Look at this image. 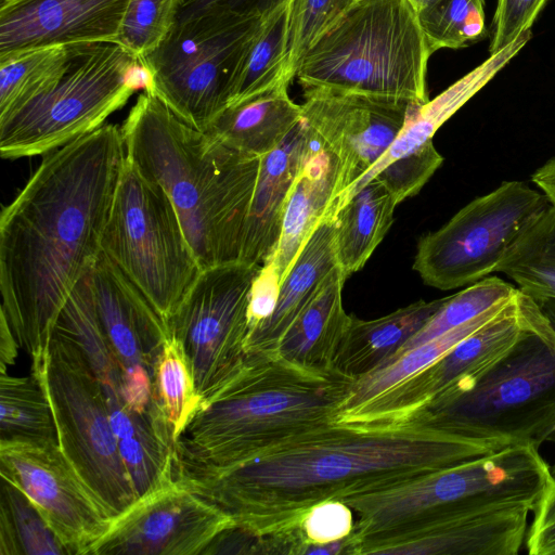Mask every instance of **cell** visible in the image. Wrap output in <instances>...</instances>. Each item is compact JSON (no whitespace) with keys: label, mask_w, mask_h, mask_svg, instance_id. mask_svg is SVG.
I'll list each match as a JSON object with an SVG mask.
<instances>
[{"label":"cell","mask_w":555,"mask_h":555,"mask_svg":"<svg viewBox=\"0 0 555 555\" xmlns=\"http://www.w3.org/2000/svg\"><path fill=\"white\" fill-rule=\"evenodd\" d=\"M415 420L364 426L335 422L228 467L175 461L173 477L257 532L304 520L326 501L396 488L504 448Z\"/></svg>","instance_id":"cell-1"},{"label":"cell","mask_w":555,"mask_h":555,"mask_svg":"<svg viewBox=\"0 0 555 555\" xmlns=\"http://www.w3.org/2000/svg\"><path fill=\"white\" fill-rule=\"evenodd\" d=\"M126 158L121 130L104 124L46 154L0 216L1 312L35 359L59 315L102 253Z\"/></svg>","instance_id":"cell-2"},{"label":"cell","mask_w":555,"mask_h":555,"mask_svg":"<svg viewBox=\"0 0 555 555\" xmlns=\"http://www.w3.org/2000/svg\"><path fill=\"white\" fill-rule=\"evenodd\" d=\"M120 130L126 157L171 199L201 269L240 262L261 157L189 126L149 90Z\"/></svg>","instance_id":"cell-3"},{"label":"cell","mask_w":555,"mask_h":555,"mask_svg":"<svg viewBox=\"0 0 555 555\" xmlns=\"http://www.w3.org/2000/svg\"><path fill=\"white\" fill-rule=\"evenodd\" d=\"M248 353L240 374L192 416L173 460L228 467L338 421L354 378L295 364L276 351Z\"/></svg>","instance_id":"cell-4"},{"label":"cell","mask_w":555,"mask_h":555,"mask_svg":"<svg viewBox=\"0 0 555 555\" xmlns=\"http://www.w3.org/2000/svg\"><path fill=\"white\" fill-rule=\"evenodd\" d=\"M532 442H513L388 490L343 500L356 520L353 555H387L422 530L450 518L503 506L531 512L552 480Z\"/></svg>","instance_id":"cell-5"},{"label":"cell","mask_w":555,"mask_h":555,"mask_svg":"<svg viewBox=\"0 0 555 555\" xmlns=\"http://www.w3.org/2000/svg\"><path fill=\"white\" fill-rule=\"evenodd\" d=\"M433 50L408 0H357L300 61L304 89L427 103Z\"/></svg>","instance_id":"cell-6"},{"label":"cell","mask_w":555,"mask_h":555,"mask_svg":"<svg viewBox=\"0 0 555 555\" xmlns=\"http://www.w3.org/2000/svg\"><path fill=\"white\" fill-rule=\"evenodd\" d=\"M489 372L465 391L418 410L411 420L446 433L538 447L555 439V299Z\"/></svg>","instance_id":"cell-7"},{"label":"cell","mask_w":555,"mask_h":555,"mask_svg":"<svg viewBox=\"0 0 555 555\" xmlns=\"http://www.w3.org/2000/svg\"><path fill=\"white\" fill-rule=\"evenodd\" d=\"M51 406L57 443L113 519L137 501L122 462L103 387L77 343L54 327L31 372Z\"/></svg>","instance_id":"cell-8"},{"label":"cell","mask_w":555,"mask_h":555,"mask_svg":"<svg viewBox=\"0 0 555 555\" xmlns=\"http://www.w3.org/2000/svg\"><path fill=\"white\" fill-rule=\"evenodd\" d=\"M57 82L0 120V155H46L102 127L139 88V57L115 42L69 46Z\"/></svg>","instance_id":"cell-9"},{"label":"cell","mask_w":555,"mask_h":555,"mask_svg":"<svg viewBox=\"0 0 555 555\" xmlns=\"http://www.w3.org/2000/svg\"><path fill=\"white\" fill-rule=\"evenodd\" d=\"M101 248L145 295L167 326L202 270L168 194L127 157Z\"/></svg>","instance_id":"cell-10"},{"label":"cell","mask_w":555,"mask_h":555,"mask_svg":"<svg viewBox=\"0 0 555 555\" xmlns=\"http://www.w3.org/2000/svg\"><path fill=\"white\" fill-rule=\"evenodd\" d=\"M263 20L207 14L176 22L160 46L139 60L144 90L182 121L205 131L232 103Z\"/></svg>","instance_id":"cell-11"},{"label":"cell","mask_w":555,"mask_h":555,"mask_svg":"<svg viewBox=\"0 0 555 555\" xmlns=\"http://www.w3.org/2000/svg\"><path fill=\"white\" fill-rule=\"evenodd\" d=\"M551 205L521 181H505L423 236L413 269L426 285L453 289L495 272L526 229Z\"/></svg>","instance_id":"cell-12"},{"label":"cell","mask_w":555,"mask_h":555,"mask_svg":"<svg viewBox=\"0 0 555 555\" xmlns=\"http://www.w3.org/2000/svg\"><path fill=\"white\" fill-rule=\"evenodd\" d=\"M261 266L233 262L201 270L168 321L202 404L245 367L249 307ZM201 404V405H202Z\"/></svg>","instance_id":"cell-13"},{"label":"cell","mask_w":555,"mask_h":555,"mask_svg":"<svg viewBox=\"0 0 555 555\" xmlns=\"http://www.w3.org/2000/svg\"><path fill=\"white\" fill-rule=\"evenodd\" d=\"M542 314L540 305L524 294L515 313L473 333L424 370L341 415L338 422L364 426L398 424L429 403L465 391L502 360Z\"/></svg>","instance_id":"cell-14"},{"label":"cell","mask_w":555,"mask_h":555,"mask_svg":"<svg viewBox=\"0 0 555 555\" xmlns=\"http://www.w3.org/2000/svg\"><path fill=\"white\" fill-rule=\"evenodd\" d=\"M304 96L302 120L335 166L328 210L388 151L414 103L317 88Z\"/></svg>","instance_id":"cell-15"},{"label":"cell","mask_w":555,"mask_h":555,"mask_svg":"<svg viewBox=\"0 0 555 555\" xmlns=\"http://www.w3.org/2000/svg\"><path fill=\"white\" fill-rule=\"evenodd\" d=\"M1 478L30 500L67 554L88 555L112 518L57 442L0 441Z\"/></svg>","instance_id":"cell-16"},{"label":"cell","mask_w":555,"mask_h":555,"mask_svg":"<svg viewBox=\"0 0 555 555\" xmlns=\"http://www.w3.org/2000/svg\"><path fill=\"white\" fill-rule=\"evenodd\" d=\"M231 518L173 478L114 517L88 555H199Z\"/></svg>","instance_id":"cell-17"},{"label":"cell","mask_w":555,"mask_h":555,"mask_svg":"<svg viewBox=\"0 0 555 555\" xmlns=\"http://www.w3.org/2000/svg\"><path fill=\"white\" fill-rule=\"evenodd\" d=\"M130 0H8L0 5V62L50 47L116 42Z\"/></svg>","instance_id":"cell-18"},{"label":"cell","mask_w":555,"mask_h":555,"mask_svg":"<svg viewBox=\"0 0 555 555\" xmlns=\"http://www.w3.org/2000/svg\"><path fill=\"white\" fill-rule=\"evenodd\" d=\"M90 292L103 332L122 370H151L168 326L145 295L103 253L88 273Z\"/></svg>","instance_id":"cell-19"},{"label":"cell","mask_w":555,"mask_h":555,"mask_svg":"<svg viewBox=\"0 0 555 555\" xmlns=\"http://www.w3.org/2000/svg\"><path fill=\"white\" fill-rule=\"evenodd\" d=\"M315 146L301 119L281 145L261 157L240 262L261 266L273 254L292 185Z\"/></svg>","instance_id":"cell-20"},{"label":"cell","mask_w":555,"mask_h":555,"mask_svg":"<svg viewBox=\"0 0 555 555\" xmlns=\"http://www.w3.org/2000/svg\"><path fill=\"white\" fill-rule=\"evenodd\" d=\"M530 512L512 505L460 515L422 530L387 555H517Z\"/></svg>","instance_id":"cell-21"},{"label":"cell","mask_w":555,"mask_h":555,"mask_svg":"<svg viewBox=\"0 0 555 555\" xmlns=\"http://www.w3.org/2000/svg\"><path fill=\"white\" fill-rule=\"evenodd\" d=\"M335 176L331 157L315 146L292 185L279 242L255 281L258 291L276 298L279 285L326 216L333 197Z\"/></svg>","instance_id":"cell-22"},{"label":"cell","mask_w":555,"mask_h":555,"mask_svg":"<svg viewBox=\"0 0 555 555\" xmlns=\"http://www.w3.org/2000/svg\"><path fill=\"white\" fill-rule=\"evenodd\" d=\"M335 225L336 217L326 214L315 228L279 285L271 313L250 327L247 352L276 351L287 328L337 266Z\"/></svg>","instance_id":"cell-23"},{"label":"cell","mask_w":555,"mask_h":555,"mask_svg":"<svg viewBox=\"0 0 555 555\" xmlns=\"http://www.w3.org/2000/svg\"><path fill=\"white\" fill-rule=\"evenodd\" d=\"M449 297L417 300L375 320L351 315L332 369L354 379L379 369L424 327Z\"/></svg>","instance_id":"cell-24"},{"label":"cell","mask_w":555,"mask_h":555,"mask_svg":"<svg viewBox=\"0 0 555 555\" xmlns=\"http://www.w3.org/2000/svg\"><path fill=\"white\" fill-rule=\"evenodd\" d=\"M288 83L229 105L205 132L227 146L262 157L275 150L302 119L301 104L288 95Z\"/></svg>","instance_id":"cell-25"},{"label":"cell","mask_w":555,"mask_h":555,"mask_svg":"<svg viewBox=\"0 0 555 555\" xmlns=\"http://www.w3.org/2000/svg\"><path fill=\"white\" fill-rule=\"evenodd\" d=\"M345 281L337 266L327 274L281 338L276 351L282 358L309 369H332L352 315L343 306Z\"/></svg>","instance_id":"cell-26"},{"label":"cell","mask_w":555,"mask_h":555,"mask_svg":"<svg viewBox=\"0 0 555 555\" xmlns=\"http://www.w3.org/2000/svg\"><path fill=\"white\" fill-rule=\"evenodd\" d=\"M522 298L524 293L518 288L516 294L470 321L392 358L374 372L356 379L339 417L424 370L473 333L503 317L515 313L519 309Z\"/></svg>","instance_id":"cell-27"},{"label":"cell","mask_w":555,"mask_h":555,"mask_svg":"<svg viewBox=\"0 0 555 555\" xmlns=\"http://www.w3.org/2000/svg\"><path fill=\"white\" fill-rule=\"evenodd\" d=\"M397 202L378 179L364 185L336 215L337 267L347 280L364 267L393 222Z\"/></svg>","instance_id":"cell-28"},{"label":"cell","mask_w":555,"mask_h":555,"mask_svg":"<svg viewBox=\"0 0 555 555\" xmlns=\"http://www.w3.org/2000/svg\"><path fill=\"white\" fill-rule=\"evenodd\" d=\"M524 294L542 302L555 299V206L550 205L499 262Z\"/></svg>","instance_id":"cell-29"},{"label":"cell","mask_w":555,"mask_h":555,"mask_svg":"<svg viewBox=\"0 0 555 555\" xmlns=\"http://www.w3.org/2000/svg\"><path fill=\"white\" fill-rule=\"evenodd\" d=\"M0 441L57 442L47 395L38 379L0 374Z\"/></svg>","instance_id":"cell-30"},{"label":"cell","mask_w":555,"mask_h":555,"mask_svg":"<svg viewBox=\"0 0 555 555\" xmlns=\"http://www.w3.org/2000/svg\"><path fill=\"white\" fill-rule=\"evenodd\" d=\"M68 47L27 51L0 62V120L50 90L65 70Z\"/></svg>","instance_id":"cell-31"},{"label":"cell","mask_w":555,"mask_h":555,"mask_svg":"<svg viewBox=\"0 0 555 555\" xmlns=\"http://www.w3.org/2000/svg\"><path fill=\"white\" fill-rule=\"evenodd\" d=\"M287 38L288 3L263 20L244 61L231 104L281 82L289 85L286 75Z\"/></svg>","instance_id":"cell-32"},{"label":"cell","mask_w":555,"mask_h":555,"mask_svg":"<svg viewBox=\"0 0 555 555\" xmlns=\"http://www.w3.org/2000/svg\"><path fill=\"white\" fill-rule=\"evenodd\" d=\"M152 380L154 399L176 443L202 400L184 351L172 336L157 354Z\"/></svg>","instance_id":"cell-33"},{"label":"cell","mask_w":555,"mask_h":555,"mask_svg":"<svg viewBox=\"0 0 555 555\" xmlns=\"http://www.w3.org/2000/svg\"><path fill=\"white\" fill-rule=\"evenodd\" d=\"M0 506V555L67 554L27 495L5 479Z\"/></svg>","instance_id":"cell-34"},{"label":"cell","mask_w":555,"mask_h":555,"mask_svg":"<svg viewBox=\"0 0 555 555\" xmlns=\"http://www.w3.org/2000/svg\"><path fill=\"white\" fill-rule=\"evenodd\" d=\"M485 0H438L417 18L433 52L460 49L488 36Z\"/></svg>","instance_id":"cell-35"},{"label":"cell","mask_w":555,"mask_h":555,"mask_svg":"<svg viewBox=\"0 0 555 555\" xmlns=\"http://www.w3.org/2000/svg\"><path fill=\"white\" fill-rule=\"evenodd\" d=\"M517 291V287L498 276H486L468 285L465 289L451 295L438 312L395 357L470 321L500 301L509 298Z\"/></svg>","instance_id":"cell-36"},{"label":"cell","mask_w":555,"mask_h":555,"mask_svg":"<svg viewBox=\"0 0 555 555\" xmlns=\"http://www.w3.org/2000/svg\"><path fill=\"white\" fill-rule=\"evenodd\" d=\"M357 0H289L286 75L296 77L300 61L311 46Z\"/></svg>","instance_id":"cell-37"},{"label":"cell","mask_w":555,"mask_h":555,"mask_svg":"<svg viewBox=\"0 0 555 555\" xmlns=\"http://www.w3.org/2000/svg\"><path fill=\"white\" fill-rule=\"evenodd\" d=\"M183 0H130L118 43L140 59L152 53L173 28Z\"/></svg>","instance_id":"cell-38"},{"label":"cell","mask_w":555,"mask_h":555,"mask_svg":"<svg viewBox=\"0 0 555 555\" xmlns=\"http://www.w3.org/2000/svg\"><path fill=\"white\" fill-rule=\"evenodd\" d=\"M442 162L443 157L434 143H430L423 150L393 163L375 179L380 180L397 204H400L417 194Z\"/></svg>","instance_id":"cell-39"},{"label":"cell","mask_w":555,"mask_h":555,"mask_svg":"<svg viewBox=\"0 0 555 555\" xmlns=\"http://www.w3.org/2000/svg\"><path fill=\"white\" fill-rule=\"evenodd\" d=\"M547 0H498L489 53L494 54L531 27Z\"/></svg>","instance_id":"cell-40"},{"label":"cell","mask_w":555,"mask_h":555,"mask_svg":"<svg viewBox=\"0 0 555 555\" xmlns=\"http://www.w3.org/2000/svg\"><path fill=\"white\" fill-rule=\"evenodd\" d=\"M352 509L341 501H326L311 507L302 526L310 543H326L350 535L353 529Z\"/></svg>","instance_id":"cell-41"},{"label":"cell","mask_w":555,"mask_h":555,"mask_svg":"<svg viewBox=\"0 0 555 555\" xmlns=\"http://www.w3.org/2000/svg\"><path fill=\"white\" fill-rule=\"evenodd\" d=\"M289 0H183L177 22L217 14L241 20L267 18Z\"/></svg>","instance_id":"cell-42"},{"label":"cell","mask_w":555,"mask_h":555,"mask_svg":"<svg viewBox=\"0 0 555 555\" xmlns=\"http://www.w3.org/2000/svg\"><path fill=\"white\" fill-rule=\"evenodd\" d=\"M552 480L532 511L525 544L530 555H555V466Z\"/></svg>","instance_id":"cell-43"},{"label":"cell","mask_w":555,"mask_h":555,"mask_svg":"<svg viewBox=\"0 0 555 555\" xmlns=\"http://www.w3.org/2000/svg\"><path fill=\"white\" fill-rule=\"evenodd\" d=\"M121 393L130 410L140 414L150 413L154 404L151 370L144 365L124 369Z\"/></svg>","instance_id":"cell-44"},{"label":"cell","mask_w":555,"mask_h":555,"mask_svg":"<svg viewBox=\"0 0 555 555\" xmlns=\"http://www.w3.org/2000/svg\"><path fill=\"white\" fill-rule=\"evenodd\" d=\"M17 339L8 323L5 315L1 312L0 321V373L7 372L9 365L14 364L20 349Z\"/></svg>","instance_id":"cell-45"},{"label":"cell","mask_w":555,"mask_h":555,"mask_svg":"<svg viewBox=\"0 0 555 555\" xmlns=\"http://www.w3.org/2000/svg\"><path fill=\"white\" fill-rule=\"evenodd\" d=\"M531 180L555 206V157L539 167L532 173Z\"/></svg>","instance_id":"cell-46"},{"label":"cell","mask_w":555,"mask_h":555,"mask_svg":"<svg viewBox=\"0 0 555 555\" xmlns=\"http://www.w3.org/2000/svg\"><path fill=\"white\" fill-rule=\"evenodd\" d=\"M408 1L412 4V7L416 11V13H418L420 11L430 7L438 0H408Z\"/></svg>","instance_id":"cell-47"},{"label":"cell","mask_w":555,"mask_h":555,"mask_svg":"<svg viewBox=\"0 0 555 555\" xmlns=\"http://www.w3.org/2000/svg\"><path fill=\"white\" fill-rule=\"evenodd\" d=\"M8 0H0V5L5 3Z\"/></svg>","instance_id":"cell-48"}]
</instances>
